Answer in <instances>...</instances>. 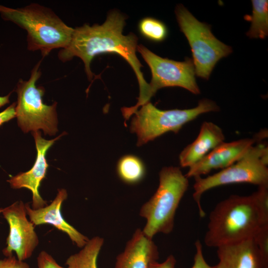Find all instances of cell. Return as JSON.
Returning <instances> with one entry per match:
<instances>
[{"instance_id": "obj_1", "label": "cell", "mask_w": 268, "mask_h": 268, "mask_svg": "<svg viewBox=\"0 0 268 268\" xmlns=\"http://www.w3.org/2000/svg\"><path fill=\"white\" fill-rule=\"evenodd\" d=\"M126 17L116 10L111 11L101 25L84 24L74 29L68 45L59 52L58 58L63 62L77 57L84 64L85 71L89 80L93 78L90 65L97 55L105 53L116 54L124 58L131 66L136 76L139 94L134 110H137L149 101V86L144 78L142 67L136 55L137 40L134 33L124 35Z\"/></svg>"}, {"instance_id": "obj_2", "label": "cell", "mask_w": 268, "mask_h": 268, "mask_svg": "<svg viewBox=\"0 0 268 268\" xmlns=\"http://www.w3.org/2000/svg\"><path fill=\"white\" fill-rule=\"evenodd\" d=\"M264 225L252 194L231 195L210 212L204 243L217 248L252 238Z\"/></svg>"}, {"instance_id": "obj_3", "label": "cell", "mask_w": 268, "mask_h": 268, "mask_svg": "<svg viewBox=\"0 0 268 268\" xmlns=\"http://www.w3.org/2000/svg\"><path fill=\"white\" fill-rule=\"evenodd\" d=\"M0 12L3 18L27 31L28 49L39 50L43 57L67 47L71 40L74 29L47 7L37 3L17 9L1 5Z\"/></svg>"}, {"instance_id": "obj_4", "label": "cell", "mask_w": 268, "mask_h": 268, "mask_svg": "<svg viewBox=\"0 0 268 268\" xmlns=\"http://www.w3.org/2000/svg\"><path fill=\"white\" fill-rule=\"evenodd\" d=\"M159 177L156 192L139 212L146 220L142 230L151 239L158 233L168 234L173 230L176 210L189 187L188 178L177 167H163Z\"/></svg>"}, {"instance_id": "obj_5", "label": "cell", "mask_w": 268, "mask_h": 268, "mask_svg": "<svg viewBox=\"0 0 268 268\" xmlns=\"http://www.w3.org/2000/svg\"><path fill=\"white\" fill-rule=\"evenodd\" d=\"M219 110L215 102L206 98L199 101L196 107L188 109L161 110L149 101L133 114L130 129L136 134V145L139 146L166 133L177 134L184 125L200 115Z\"/></svg>"}, {"instance_id": "obj_6", "label": "cell", "mask_w": 268, "mask_h": 268, "mask_svg": "<svg viewBox=\"0 0 268 268\" xmlns=\"http://www.w3.org/2000/svg\"><path fill=\"white\" fill-rule=\"evenodd\" d=\"M268 155L267 146L263 143L253 145L242 158L230 166L206 178L194 177L193 196L200 217L205 215L201 204V197L212 188L243 183L258 186L268 185Z\"/></svg>"}, {"instance_id": "obj_7", "label": "cell", "mask_w": 268, "mask_h": 268, "mask_svg": "<svg viewBox=\"0 0 268 268\" xmlns=\"http://www.w3.org/2000/svg\"><path fill=\"white\" fill-rule=\"evenodd\" d=\"M175 11L191 49L196 74L208 79L216 63L229 55L232 49L213 35L210 25L199 21L183 5H177Z\"/></svg>"}, {"instance_id": "obj_8", "label": "cell", "mask_w": 268, "mask_h": 268, "mask_svg": "<svg viewBox=\"0 0 268 268\" xmlns=\"http://www.w3.org/2000/svg\"><path fill=\"white\" fill-rule=\"evenodd\" d=\"M40 61L33 68L28 80L20 79L17 85V102L15 114L19 127L24 133L42 130L45 134L55 135L58 131L57 102L52 105L43 103L45 89L36 85L41 75Z\"/></svg>"}, {"instance_id": "obj_9", "label": "cell", "mask_w": 268, "mask_h": 268, "mask_svg": "<svg viewBox=\"0 0 268 268\" xmlns=\"http://www.w3.org/2000/svg\"><path fill=\"white\" fill-rule=\"evenodd\" d=\"M137 51L151 72L149 83L151 97L158 90L166 87H181L194 94L200 93L192 59L186 58L184 61L178 62L162 58L142 45H137Z\"/></svg>"}, {"instance_id": "obj_10", "label": "cell", "mask_w": 268, "mask_h": 268, "mask_svg": "<svg viewBox=\"0 0 268 268\" xmlns=\"http://www.w3.org/2000/svg\"><path fill=\"white\" fill-rule=\"evenodd\" d=\"M3 217L9 226L6 247L2 250L5 257L13 255L20 261L30 258L39 244L35 226L27 218L25 204L17 201L2 208Z\"/></svg>"}, {"instance_id": "obj_11", "label": "cell", "mask_w": 268, "mask_h": 268, "mask_svg": "<svg viewBox=\"0 0 268 268\" xmlns=\"http://www.w3.org/2000/svg\"><path fill=\"white\" fill-rule=\"evenodd\" d=\"M32 134L37 149V156L34 165L30 170L11 177L7 182L14 189L25 188L31 191L32 194V208L36 209L47 205V201L43 199L39 192L41 183L46 177L49 166L46 158V153L63 134L51 140L43 138L41 132L38 131L33 132Z\"/></svg>"}, {"instance_id": "obj_12", "label": "cell", "mask_w": 268, "mask_h": 268, "mask_svg": "<svg viewBox=\"0 0 268 268\" xmlns=\"http://www.w3.org/2000/svg\"><path fill=\"white\" fill-rule=\"evenodd\" d=\"M256 138H245L223 142L189 167L185 176L189 178L208 174L213 169H224L242 158L254 145Z\"/></svg>"}, {"instance_id": "obj_13", "label": "cell", "mask_w": 268, "mask_h": 268, "mask_svg": "<svg viewBox=\"0 0 268 268\" xmlns=\"http://www.w3.org/2000/svg\"><path fill=\"white\" fill-rule=\"evenodd\" d=\"M67 197L66 190L61 189L58 190L56 197L49 205L35 209L28 203H25L27 215L35 226L50 224L67 234L72 242L78 247L82 248L89 239L68 223L62 216V204Z\"/></svg>"}, {"instance_id": "obj_14", "label": "cell", "mask_w": 268, "mask_h": 268, "mask_svg": "<svg viewBox=\"0 0 268 268\" xmlns=\"http://www.w3.org/2000/svg\"><path fill=\"white\" fill-rule=\"evenodd\" d=\"M158 258V248L152 239L137 229L117 257L115 268H149Z\"/></svg>"}, {"instance_id": "obj_15", "label": "cell", "mask_w": 268, "mask_h": 268, "mask_svg": "<svg viewBox=\"0 0 268 268\" xmlns=\"http://www.w3.org/2000/svg\"><path fill=\"white\" fill-rule=\"evenodd\" d=\"M219 259L214 268H264L253 238L217 247Z\"/></svg>"}, {"instance_id": "obj_16", "label": "cell", "mask_w": 268, "mask_h": 268, "mask_svg": "<svg viewBox=\"0 0 268 268\" xmlns=\"http://www.w3.org/2000/svg\"><path fill=\"white\" fill-rule=\"evenodd\" d=\"M224 140L222 130L218 126L211 122H204L196 139L180 153L181 166L189 168Z\"/></svg>"}, {"instance_id": "obj_17", "label": "cell", "mask_w": 268, "mask_h": 268, "mask_svg": "<svg viewBox=\"0 0 268 268\" xmlns=\"http://www.w3.org/2000/svg\"><path fill=\"white\" fill-rule=\"evenodd\" d=\"M104 243L98 236L89 239L78 252L71 255L66 260L68 268H97V258Z\"/></svg>"}, {"instance_id": "obj_18", "label": "cell", "mask_w": 268, "mask_h": 268, "mask_svg": "<svg viewBox=\"0 0 268 268\" xmlns=\"http://www.w3.org/2000/svg\"><path fill=\"white\" fill-rule=\"evenodd\" d=\"M252 15L246 14L244 19L251 23L246 35L250 38L264 39L268 35V1L252 0Z\"/></svg>"}, {"instance_id": "obj_19", "label": "cell", "mask_w": 268, "mask_h": 268, "mask_svg": "<svg viewBox=\"0 0 268 268\" xmlns=\"http://www.w3.org/2000/svg\"><path fill=\"white\" fill-rule=\"evenodd\" d=\"M117 171L122 181L128 184H135L144 178L145 167L139 157L134 155H126L119 159Z\"/></svg>"}, {"instance_id": "obj_20", "label": "cell", "mask_w": 268, "mask_h": 268, "mask_svg": "<svg viewBox=\"0 0 268 268\" xmlns=\"http://www.w3.org/2000/svg\"><path fill=\"white\" fill-rule=\"evenodd\" d=\"M138 30L143 37L154 42L164 41L168 34V29L163 22L150 17L143 18L139 21Z\"/></svg>"}, {"instance_id": "obj_21", "label": "cell", "mask_w": 268, "mask_h": 268, "mask_svg": "<svg viewBox=\"0 0 268 268\" xmlns=\"http://www.w3.org/2000/svg\"><path fill=\"white\" fill-rule=\"evenodd\" d=\"M252 195L263 225H268V185L258 186Z\"/></svg>"}, {"instance_id": "obj_22", "label": "cell", "mask_w": 268, "mask_h": 268, "mask_svg": "<svg viewBox=\"0 0 268 268\" xmlns=\"http://www.w3.org/2000/svg\"><path fill=\"white\" fill-rule=\"evenodd\" d=\"M253 239L259 249L264 268H268V225L263 226Z\"/></svg>"}, {"instance_id": "obj_23", "label": "cell", "mask_w": 268, "mask_h": 268, "mask_svg": "<svg viewBox=\"0 0 268 268\" xmlns=\"http://www.w3.org/2000/svg\"><path fill=\"white\" fill-rule=\"evenodd\" d=\"M37 268H68L60 265L55 259L45 251H42L37 258Z\"/></svg>"}, {"instance_id": "obj_24", "label": "cell", "mask_w": 268, "mask_h": 268, "mask_svg": "<svg viewBox=\"0 0 268 268\" xmlns=\"http://www.w3.org/2000/svg\"><path fill=\"white\" fill-rule=\"evenodd\" d=\"M196 254L194 256V264L192 268H214L205 261L202 252V247L199 240L195 242Z\"/></svg>"}, {"instance_id": "obj_25", "label": "cell", "mask_w": 268, "mask_h": 268, "mask_svg": "<svg viewBox=\"0 0 268 268\" xmlns=\"http://www.w3.org/2000/svg\"><path fill=\"white\" fill-rule=\"evenodd\" d=\"M0 268H30V267L26 262L19 260L12 255L0 260Z\"/></svg>"}, {"instance_id": "obj_26", "label": "cell", "mask_w": 268, "mask_h": 268, "mask_svg": "<svg viewBox=\"0 0 268 268\" xmlns=\"http://www.w3.org/2000/svg\"><path fill=\"white\" fill-rule=\"evenodd\" d=\"M15 106L16 103H14L3 111L0 113V126L4 123L16 117Z\"/></svg>"}, {"instance_id": "obj_27", "label": "cell", "mask_w": 268, "mask_h": 268, "mask_svg": "<svg viewBox=\"0 0 268 268\" xmlns=\"http://www.w3.org/2000/svg\"><path fill=\"white\" fill-rule=\"evenodd\" d=\"M176 260L172 255H169L162 263L157 261L152 263L149 268H175Z\"/></svg>"}, {"instance_id": "obj_28", "label": "cell", "mask_w": 268, "mask_h": 268, "mask_svg": "<svg viewBox=\"0 0 268 268\" xmlns=\"http://www.w3.org/2000/svg\"><path fill=\"white\" fill-rule=\"evenodd\" d=\"M10 94L5 96H0V107L9 102V97Z\"/></svg>"}, {"instance_id": "obj_29", "label": "cell", "mask_w": 268, "mask_h": 268, "mask_svg": "<svg viewBox=\"0 0 268 268\" xmlns=\"http://www.w3.org/2000/svg\"><path fill=\"white\" fill-rule=\"evenodd\" d=\"M3 208H0V214L1 213Z\"/></svg>"}, {"instance_id": "obj_30", "label": "cell", "mask_w": 268, "mask_h": 268, "mask_svg": "<svg viewBox=\"0 0 268 268\" xmlns=\"http://www.w3.org/2000/svg\"><path fill=\"white\" fill-rule=\"evenodd\" d=\"M0 6H1V5H0Z\"/></svg>"}]
</instances>
